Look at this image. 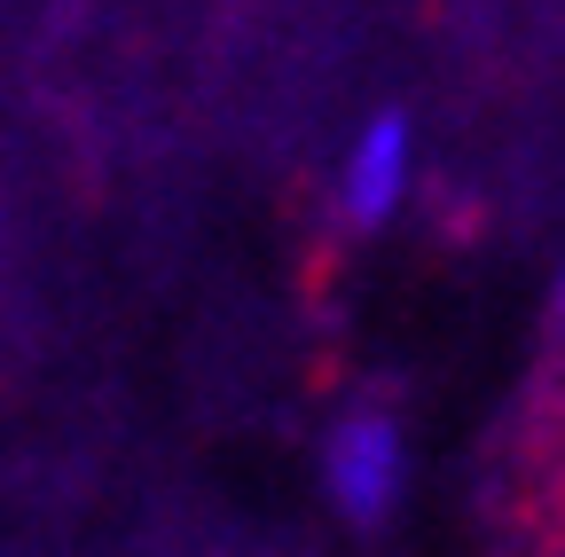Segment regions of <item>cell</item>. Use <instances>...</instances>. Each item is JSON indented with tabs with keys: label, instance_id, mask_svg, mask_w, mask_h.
I'll return each instance as SVG.
<instances>
[{
	"label": "cell",
	"instance_id": "7a4b0ae2",
	"mask_svg": "<svg viewBox=\"0 0 565 557\" xmlns=\"http://www.w3.org/2000/svg\"><path fill=\"white\" fill-rule=\"evenodd\" d=\"M408 196H416V126L401 110H370L338 165V213H345V228L377 236L401 221Z\"/></svg>",
	"mask_w": 565,
	"mask_h": 557
},
{
	"label": "cell",
	"instance_id": "3957f363",
	"mask_svg": "<svg viewBox=\"0 0 565 557\" xmlns=\"http://www.w3.org/2000/svg\"><path fill=\"white\" fill-rule=\"evenodd\" d=\"M557 330H565V275H557Z\"/></svg>",
	"mask_w": 565,
	"mask_h": 557
},
{
	"label": "cell",
	"instance_id": "6da1fadb",
	"mask_svg": "<svg viewBox=\"0 0 565 557\" xmlns=\"http://www.w3.org/2000/svg\"><path fill=\"white\" fill-rule=\"evenodd\" d=\"M322 486H330V503L353 526H385L401 511V495H408V432H401V416L377 408V400L345 408L322 432Z\"/></svg>",
	"mask_w": 565,
	"mask_h": 557
}]
</instances>
